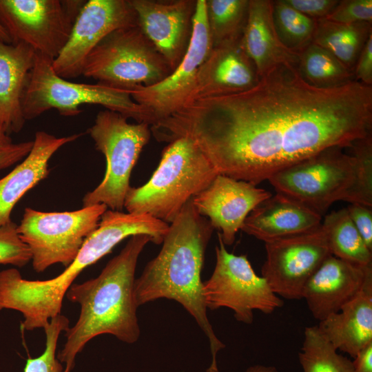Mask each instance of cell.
Returning <instances> with one entry per match:
<instances>
[{
  "label": "cell",
  "instance_id": "obj_28",
  "mask_svg": "<svg viewBox=\"0 0 372 372\" xmlns=\"http://www.w3.org/2000/svg\"><path fill=\"white\" fill-rule=\"evenodd\" d=\"M248 5L249 0H206L212 48L241 37Z\"/></svg>",
  "mask_w": 372,
  "mask_h": 372
},
{
  "label": "cell",
  "instance_id": "obj_1",
  "mask_svg": "<svg viewBox=\"0 0 372 372\" xmlns=\"http://www.w3.org/2000/svg\"><path fill=\"white\" fill-rule=\"evenodd\" d=\"M154 136L192 139L218 174L255 185L321 151L372 135V86L322 88L280 65L245 91L188 103L154 124Z\"/></svg>",
  "mask_w": 372,
  "mask_h": 372
},
{
  "label": "cell",
  "instance_id": "obj_14",
  "mask_svg": "<svg viewBox=\"0 0 372 372\" xmlns=\"http://www.w3.org/2000/svg\"><path fill=\"white\" fill-rule=\"evenodd\" d=\"M137 25V14L130 0L85 1L67 43L52 61L54 72L65 79L82 75L87 55L101 40L116 30Z\"/></svg>",
  "mask_w": 372,
  "mask_h": 372
},
{
  "label": "cell",
  "instance_id": "obj_13",
  "mask_svg": "<svg viewBox=\"0 0 372 372\" xmlns=\"http://www.w3.org/2000/svg\"><path fill=\"white\" fill-rule=\"evenodd\" d=\"M265 243L262 276L275 294L287 300L301 299L308 279L331 256L322 225Z\"/></svg>",
  "mask_w": 372,
  "mask_h": 372
},
{
  "label": "cell",
  "instance_id": "obj_7",
  "mask_svg": "<svg viewBox=\"0 0 372 372\" xmlns=\"http://www.w3.org/2000/svg\"><path fill=\"white\" fill-rule=\"evenodd\" d=\"M88 132L105 157L106 170L100 184L83 197V207L104 204L109 209L121 211L131 187L132 169L150 138L149 125L130 123L121 114L105 110L99 112Z\"/></svg>",
  "mask_w": 372,
  "mask_h": 372
},
{
  "label": "cell",
  "instance_id": "obj_34",
  "mask_svg": "<svg viewBox=\"0 0 372 372\" xmlns=\"http://www.w3.org/2000/svg\"><path fill=\"white\" fill-rule=\"evenodd\" d=\"M347 209L364 242L372 251V207L359 203H350Z\"/></svg>",
  "mask_w": 372,
  "mask_h": 372
},
{
  "label": "cell",
  "instance_id": "obj_17",
  "mask_svg": "<svg viewBox=\"0 0 372 372\" xmlns=\"http://www.w3.org/2000/svg\"><path fill=\"white\" fill-rule=\"evenodd\" d=\"M240 39L212 48L199 68L186 105L200 99L237 94L257 83L259 77L256 70L243 50Z\"/></svg>",
  "mask_w": 372,
  "mask_h": 372
},
{
  "label": "cell",
  "instance_id": "obj_23",
  "mask_svg": "<svg viewBox=\"0 0 372 372\" xmlns=\"http://www.w3.org/2000/svg\"><path fill=\"white\" fill-rule=\"evenodd\" d=\"M318 327L337 350L351 358L372 342V276L352 300Z\"/></svg>",
  "mask_w": 372,
  "mask_h": 372
},
{
  "label": "cell",
  "instance_id": "obj_24",
  "mask_svg": "<svg viewBox=\"0 0 372 372\" xmlns=\"http://www.w3.org/2000/svg\"><path fill=\"white\" fill-rule=\"evenodd\" d=\"M371 35V23L344 24L320 19H316L312 43L327 50L353 70L358 56Z\"/></svg>",
  "mask_w": 372,
  "mask_h": 372
},
{
  "label": "cell",
  "instance_id": "obj_18",
  "mask_svg": "<svg viewBox=\"0 0 372 372\" xmlns=\"http://www.w3.org/2000/svg\"><path fill=\"white\" fill-rule=\"evenodd\" d=\"M371 276L372 265H358L331 255L308 279L302 298L313 318L322 321L355 297Z\"/></svg>",
  "mask_w": 372,
  "mask_h": 372
},
{
  "label": "cell",
  "instance_id": "obj_2",
  "mask_svg": "<svg viewBox=\"0 0 372 372\" xmlns=\"http://www.w3.org/2000/svg\"><path fill=\"white\" fill-rule=\"evenodd\" d=\"M192 200L169 224L160 252L135 280V299L138 307L160 298L180 304L208 339L211 362L207 372H219L217 353L225 345L217 338L208 319L200 278L205 250L214 228L199 214Z\"/></svg>",
  "mask_w": 372,
  "mask_h": 372
},
{
  "label": "cell",
  "instance_id": "obj_33",
  "mask_svg": "<svg viewBox=\"0 0 372 372\" xmlns=\"http://www.w3.org/2000/svg\"><path fill=\"white\" fill-rule=\"evenodd\" d=\"M324 19L333 22L344 24L358 23H372V1H339L332 12Z\"/></svg>",
  "mask_w": 372,
  "mask_h": 372
},
{
  "label": "cell",
  "instance_id": "obj_25",
  "mask_svg": "<svg viewBox=\"0 0 372 372\" xmlns=\"http://www.w3.org/2000/svg\"><path fill=\"white\" fill-rule=\"evenodd\" d=\"M332 256L358 265H372V251L350 218L347 207L327 214L321 224Z\"/></svg>",
  "mask_w": 372,
  "mask_h": 372
},
{
  "label": "cell",
  "instance_id": "obj_27",
  "mask_svg": "<svg viewBox=\"0 0 372 372\" xmlns=\"http://www.w3.org/2000/svg\"><path fill=\"white\" fill-rule=\"evenodd\" d=\"M298 360L303 372H353L352 361L337 352L318 325L304 329Z\"/></svg>",
  "mask_w": 372,
  "mask_h": 372
},
{
  "label": "cell",
  "instance_id": "obj_35",
  "mask_svg": "<svg viewBox=\"0 0 372 372\" xmlns=\"http://www.w3.org/2000/svg\"><path fill=\"white\" fill-rule=\"evenodd\" d=\"M287 3L304 15L320 19L327 17L335 8L337 0H285Z\"/></svg>",
  "mask_w": 372,
  "mask_h": 372
},
{
  "label": "cell",
  "instance_id": "obj_32",
  "mask_svg": "<svg viewBox=\"0 0 372 372\" xmlns=\"http://www.w3.org/2000/svg\"><path fill=\"white\" fill-rule=\"evenodd\" d=\"M28 247L21 240L12 221L0 227V264L23 267L31 260Z\"/></svg>",
  "mask_w": 372,
  "mask_h": 372
},
{
  "label": "cell",
  "instance_id": "obj_16",
  "mask_svg": "<svg viewBox=\"0 0 372 372\" xmlns=\"http://www.w3.org/2000/svg\"><path fill=\"white\" fill-rule=\"evenodd\" d=\"M272 194L247 181L218 174L209 186L192 198L203 216L209 218L225 245H231L249 213Z\"/></svg>",
  "mask_w": 372,
  "mask_h": 372
},
{
  "label": "cell",
  "instance_id": "obj_15",
  "mask_svg": "<svg viewBox=\"0 0 372 372\" xmlns=\"http://www.w3.org/2000/svg\"><path fill=\"white\" fill-rule=\"evenodd\" d=\"M138 24L172 71L190 42L196 0H130Z\"/></svg>",
  "mask_w": 372,
  "mask_h": 372
},
{
  "label": "cell",
  "instance_id": "obj_21",
  "mask_svg": "<svg viewBox=\"0 0 372 372\" xmlns=\"http://www.w3.org/2000/svg\"><path fill=\"white\" fill-rule=\"evenodd\" d=\"M321 224L320 214L276 193L249 213L241 230L267 242L311 231Z\"/></svg>",
  "mask_w": 372,
  "mask_h": 372
},
{
  "label": "cell",
  "instance_id": "obj_8",
  "mask_svg": "<svg viewBox=\"0 0 372 372\" xmlns=\"http://www.w3.org/2000/svg\"><path fill=\"white\" fill-rule=\"evenodd\" d=\"M345 149L337 146L325 149L274 174L267 180L277 194L322 216L335 202H349L355 185L356 161Z\"/></svg>",
  "mask_w": 372,
  "mask_h": 372
},
{
  "label": "cell",
  "instance_id": "obj_41",
  "mask_svg": "<svg viewBox=\"0 0 372 372\" xmlns=\"http://www.w3.org/2000/svg\"><path fill=\"white\" fill-rule=\"evenodd\" d=\"M12 143L10 137L0 130V146H4Z\"/></svg>",
  "mask_w": 372,
  "mask_h": 372
},
{
  "label": "cell",
  "instance_id": "obj_9",
  "mask_svg": "<svg viewBox=\"0 0 372 372\" xmlns=\"http://www.w3.org/2000/svg\"><path fill=\"white\" fill-rule=\"evenodd\" d=\"M107 209L104 204L62 212L25 208L17 232L30 251L34 269L42 272L57 263L69 266Z\"/></svg>",
  "mask_w": 372,
  "mask_h": 372
},
{
  "label": "cell",
  "instance_id": "obj_3",
  "mask_svg": "<svg viewBox=\"0 0 372 372\" xmlns=\"http://www.w3.org/2000/svg\"><path fill=\"white\" fill-rule=\"evenodd\" d=\"M149 236L130 237L121 251L111 259L96 278L73 283L66 297L80 305L76 324L65 332L66 342L57 353L63 372H71L75 359L85 344L101 334H111L132 344L140 335L135 299V271L138 257Z\"/></svg>",
  "mask_w": 372,
  "mask_h": 372
},
{
  "label": "cell",
  "instance_id": "obj_40",
  "mask_svg": "<svg viewBox=\"0 0 372 372\" xmlns=\"http://www.w3.org/2000/svg\"><path fill=\"white\" fill-rule=\"evenodd\" d=\"M0 40L6 43H12L11 39L6 29L0 24Z\"/></svg>",
  "mask_w": 372,
  "mask_h": 372
},
{
  "label": "cell",
  "instance_id": "obj_5",
  "mask_svg": "<svg viewBox=\"0 0 372 372\" xmlns=\"http://www.w3.org/2000/svg\"><path fill=\"white\" fill-rule=\"evenodd\" d=\"M52 61L36 52L34 65L22 101L25 121L35 118L51 109L56 110L62 116H73L82 112L79 107L83 104H94L127 118H132L137 123L149 125L146 110L132 99L130 92L100 83L70 82L56 74Z\"/></svg>",
  "mask_w": 372,
  "mask_h": 372
},
{
  "label": "cell",
  "instance_id": "obj_39",
  "mask_svg": "<svg viewBox=\"0 0 372 372\" xmlns=\"http://www.w3.org/2000/svg\"><path fill=\"white\" fill-rule=\"evenodd\" d=\"M244 372H278V370L273 366L255 364L247 368Z\"/></svg>",
  "mask_w": 372,
  "mask_h": 372
},
{
  "label": "cell",
  "instance_id": "obj_12",
  "mask_svg": "<svg viewBox=\"0 0 372 372\" xmlns=\"http://www.w3.org/2000/svg\"><path fill=\"white\" fill-rule=\"evenodd\" d=\"M211 50L206 0H196L192 35L180 63L161 82L131 92L132 99L146 110L149 125L169 117L186 105L199 68Z\"/></svg>",
  "mask_w": 372,
  "mask_h": 372
},
{
  "label": "cell",
  "instance_id": "obj_11",
  "mask_svg": "<svg viewBox=\"0 0 372 372\" xmlns=\"http://www.w3.org/2000/svg\"><path fill=\"white\" fill-rule=\"evenodd\" d=\"M85 1L0 0V24L12 43L23 42L54 60L67 43Z\"/></svg>",
  "mask_w": 372,
  "mask_h": 372
},
{
  "label": "cell",
  "instance_id": "obj_19",
  "mask_svg": "<svg viewBox=\"0 0 372 372\" xmlns=\"http://www.w3.org/2000/svg\"><path fill=\"white\" fill-rule=\"evenodd\" d=\"M35 58L29 45L0 40V130L8 136L20 132L26 121L22 101Z\"/></svg>",
  "mask_w": 372,
  "mask_h": 372
},
{
  "label": "cell",
  "instance_id": "obj_38",
  "mask_svg": "<svg viewBox=\"0 0 372 372\" xmlns=\"http://www.w3.org/2000/svg\"><path fill=\"white\" fill-rule=\"evenodd\" d=\"M353 358V372H372V342L359 351Z\"/></svg>",
  "mask_w": 372,
  "mask_h": 372
},
{
  "label": "cell",
  "instance_id": "obj_22",
  "mask_svg": "<svg viewBox=\"0 0 372 372\" xmlns=\"http://www.w3.org/2000/svg\"><path fill=\"white\" fill-rule=\"evenodd\" d=\"M81 135L56 137L44 131L36 133L32 147L25 159L0 179V227L12 221V210L21 198L48 176L52 156Z\"/></svg>",
  "mask_w": 372,
  "mask_h": 372
},
{
  "label": "cell",
  "instance_id": "obj_20",
  "mask_svg": "<svg viewBox=\"0 0 372 372\" xmlns=\"http://www.w3.org/2000/svg\"><path fill=\"white\" fill-rule=\"evenodd\" d=\"M240 43L259 78L276 66L298 65V53L287 48L276 32L273 1L249 0Z\"/></svg>",
  "mask_w": 372,
  "mask_h": 372
},
{
  "label": "cell",
  "instance_id": "obj_29",
  "mask_svg": "<svg viewBox=\"0 0 372 372\" xmlns=\"http://www.w3.org/2000/svg\"><path fill=\"white\" fill-rule=\"evenodd\" d=\"M273 19L278 35L287 48L298 53L313 42L316 19L297 11L285 0L273 1Z\"/></svg>",
  "mask_w": 372,
  "mask_h": 372
},
{
  "label": "cell",
  "instance_id": "obj_30",
  "mask_svg": "<svg viewBox=\"0 0 372 372\" xmlns=\"http://www.w3.org/2000/svg\"><path fill=\"white\" fill-rule=\"evenodd\" d=\"M348 149L356 161L355 181L349 203L372 207V135L355 141Z\"/></svg>",
  "mask_w": 372,
  "mask_h": 372
},
{
  "label": "cell",
  "instance_id": "obj_4",
  "mask_svg": "<svg viewBox=\"0 0 372 372\" xmlns=\"http://www.w3.org/2000/svg\"><path fill=\"white\" fill-rule=\"evenodd\" d=\"M218 174L192 139L178 138L163 149L149 180L141 187L129 189L124 207L129 213L147 214L170 224Z\"/></svg>",
  "mask_w": 372,
  "mask_h": 372
},
{
  "label": "cell",
  "instance_id": "obj_31",
  "mask_svg": "<svg viewBox=\"0 0 372 372\" xmlns=\"http://www.w3.org/2000/svg\"><path fill=\"white\" fill-rule=\"evenodd\" d=\"M69 328V320L61 314L52 318L43 328L45 348L39 357L27 360L23 372H63V366L57 358L59 338Z\"/></svg>",
  "mask_w": 372,
  "mask_h": 372
},
{
  "label": "cell",
  "instance_id": "obj_10",
  "mask_svg": "<svg viewBox=\"0 0 372 372\" xmlns=\"http://www.w3.org/2000/svg\"><path fill=\"white\" fill-rule=\"evenodd\" d=\"M216 262L211 277L203 282L207 309H231L236 320L247 324L254 321V311L271 314L283 306L266 280L257 275L246 255L229 253L218 233Z\"/></svg>",
  "mask_w": 372,
  "mask_h": 372
},
{
  "label": "cell",
  "instance_id": "obj_37",
  "mask_svg": "<svg viewBox=\"0 0 372 372\" xmlns=\"http://www.w3.org/2000/svg\"><path fill=\"white\" fill-rule=\"evenodd\" d=\"M32 145L33 141H27L0 146V169L9 167L26 156Z\"/></svg>",
  "mask_w": 372,
  "mask_h": 372
},
{
  "label": "cell",
  "instance_id": "obj_36",
  "mask_svg": "<svg viewBox=\"0 0 372 372\" xmlns=\"http://www.w3.org/2000/svg\"><path fill=\"white\" fill-rule=\"evenodd\" d=\"M356 81L372 86V35L361 50L353 69Z\"/></svg>",
  "mask_w": 372,
  "mask_h": 372
},
{
  "label": "cell",
  "instance_id": "obj_26",
  "mask_svg": "<svg viewBox=\"0 0 372 372\" xmlns=\"http://www.w3.org/2000/svg\"><path fill=\"white\" fill-rule=\"evenodd\" d=\"M297 69L307 82L322 88L339 87L356 81L353 70L314 43L298 52Z\"/></svg>",
  "mask_w": 372,
  "mask_h": 372
},
{
  "label": "cell",
  "instance_id": "obj_6",
  "mask_svg": "<svg viewBox=\"0 0 372 372\" xmlns=\"http://www.w3.org/2000/svg\"><path fill=\"white\" fill-rule=\"evenodd\" d=\"M172 70L138 25L114 30L89 53L82 74L131 92L156 84Z\"/></svg>",
  "mask_w": 372,
  "mask_h": 372
}]
</instances>
